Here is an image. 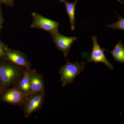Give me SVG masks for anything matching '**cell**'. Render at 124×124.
<instances>
[{"label": "cell", "mask_w": 124, "mask_h": 124, "mask_svg": "<svg viewBox=\"0 0 124 124\" xmlns=\"http://www.w3.org/2000/svg\"><path fill=\"white\" fill-rule=\"evenodd\" d=\"M29 74L30 94L45 91V82L43 75L38 73L35 69L29 70Z\"/></svg>", "instance_id": "cell-9"}, {"label": "cell", "mask_w": 124, "mask_h": 124, "mask_svg": "<svg viewBox=\"0 0 124 124\" xmlns=\"http://www.w3.org/2000/svg\"><path fill=\"white\" fill-rule=\"evenodd\" d=\"M25 70L23 67L6 59L0 61V95L16 85L23 76Z\"/></svg>", "instance_id": "cell-1"}, {"label": "cell", "mask_w": 124, "mask_h": 124, "mask_svg": "<svg viewBox=\"0 0 124 124\" xmlns=\"http://www.w3.org/2000/svg\"><path fill=\"white\" fill-rule=\"evenodd\" d=\"M118 21L115 23H112L110 24H107V27L110 28H112L113 29H120L124 30V18L121 17L119 15Z\"/></svg>", "instance_id": "cell-13"}, {"label": "cell", "mask_w": 124, "mask_h": 124, "mask_svg": "<svg viewBox=\"0 0 124 124\" xmlns=\"http://www.w3.org/2000/svg\"><path fill=\"white\" fill-rule=\"evenodd\" d=\"M8 46L0 39V61L6 59L5 51Z\"/></svg>", "instance_id": "cell-14"}, {"label": "cell", "mask_w": 124, "mask_h": 124, "mask_svg": "<svg viewBox=\"0 0 124 124\" xmlns=\"http://www.w3.org/2000/svg\"><path fill=\"white\" fill-rule=\"evenodd\" d=\"M111 54L114 60L121 63H124V46L120 39L119 42L116 45L114 49L110 51L105 49Z\"/></svg>", "instance_id": "cell-11"}, {"label": "cell", "mask_w": 124, "mask_h": 124, "mask_svg": "<svg viewBox=\"0 0 124 124\" xmlns=\"http://www.w3.org/2000/svg\"><path fill=\"white\" fill-rule=\"evenodd\" d=\"M59 1L60 2H63V3H65L66 2V0H59Z\"/></svg>", "instance_id": "cell-17"}, {"label": "cell", "mask_w": 124, "mask_h": 124, "mask_svg": "<svg viewBox=\"0 0 124 124\" xmlns=\"http://www.w3.org/2000/svg\"><path fill=\"white\" fill-rule=\"evenodd\" d=\"M86 63L84 62L80 63L79 62L72 63L67 58L66 64L60 68L59 72L62 86L64 87L69 84H73L76 77L84 70Z\"/></svg>", "instance_id": "cell-2"}, {"label": "cell", "mask_w": 124, "mask_h": 124, "mask_svg": "<svg viewBox=\"0 0 124 124\" xmlns=\"http://www.w3.org/2000/svg\"><path fill=\"white\" fill-rule=\"evenodd\" d=\"M31 15L33 20L31 28L43 29L49 33L59 31L60 24L57 21L45 17L38 13L32 12Z\"/></svg>", "instance_id": "cell-5"}, {"label": "cell", "mask_w": 124, "mask_h": 124, "mask_svg": "<svg viewBox=\"0 0 124 124\" xmlns=\"http://www.w3.org/2000/svg\"><path fill=\"white\" fill-rule=\"evenodd\" d=\"M45 91L30 94L23 107V115L25 118H28L35 112L39 110L44 102Z\"/></svg>", "instance_id": "cell-3"}, {"label": "cell", "mask_w": 124, "mask_h": 124, "mask_svg": "<svg viewBox=\"0 0 124 124\" xmlns=\"http://www.w3.org/2000/svg\"><path fill=\"white\" fill-rule=\"evenodd\" d=\"M28 96L14 86L7 89L0 95V101L14 106L23 107Z\"/></svg>", "instance_id": "cell-4"}, {"label": "cell", "mask_w": 124, "mask_h": 124, "mask_svg": "<svg viewBox=\"0 0 124 124\" xmlns=\"http://www.w3.org/2000/svg\"><path fill=\"white\" fill-rule=\"evenodd\" d=\"M78 1V0H76L75 2H69L67 1L64 3L66 6L67 13L69 16L71 30L72 31H74L75 30L76 6Z\"/></svg>", "instance_id": "cell-12"}, {"label": "cell", "mask_w": 124, "mask_h": 124, "mask_svg": "<svg viewBox=\"0 0 124 124\" xmlns=\"http://www.w3.org/2000/svg\"><path fill=\"white\" fill-rule=\"evenodd\" d=\"M92 39L93 42V49L88 62H93L95 63H102L107 67L108 69L113 70L114 67L106 57L104 53L105 49L101 48L98 43L97 36H93L92 37Z\"/></svg>", "instance_id": "cell-8"}, {"label": "cell", "mask_w": 124, "mask_h": 124, "mask_svg": "<svg viewBox=\"0 0 124 124\" xmlns=\"http://www.w3.org/2000/svg\"><path fill=\"white\" fill-rule=\"evenodd\" d=\"M6 59L13 63L24 67L27 70H31V64L24 53L7 46L5 51Z\"/></svg>", "instance_id": "cell-7"}, {"label": "cell", "mask_w": 124, "mask_h": 124, "mask_svg": "<svg viewBox=\"0 0 124 124\" xmlns=\"http://www.w3.org/2000/svg\"><path fill=\"white\" fill-rule=\"evenodd\" d=\"M1 5H0V35L1 31V29L3 27V24L4 23V16L2 13Z\"/></svg>", "instance_id": "cell-16"}, {"label": "cell", "mask_w": 124, "mask_h": 124, "mask_svg": "<svg viewBox=\"0 0 124 124\" xmlns=\"http://www.w3.org/2000/svg\"><path fill=\"white\" fill-rule=\"evenodd\" d=\"M49 33L57 48L62 52L64 57L67 58L70 52L71 46L73 42L77 40L76 37L75 36L69 37L63 35L59 31Z\"/></svg>", "instance_id": "cell-6"}, {"label": "cell", "mask_w": 124, "mask_h": 124, "mask_svg": "<svg viewBox=\"0 0 124 124\" xmlns=\"http://www.w3.org/2000/svg\"><path fill=\"white\" fill-rule=\"evenodd\" d=\"M14 3V0H0V5L4 4L7 6L13 7Z\"/></svg>", "instance_id": "cell-15"}, {"label": "cell", "mask_w": 124, "mask_h": 124, "mask_svg": "<svg viewBox=\"0 0 124 124\" xmlns=\"http://www.w3.org/2000/svg\"><path fill=\"white\" fill-rule=\"evenodd\" d=\"M26 95L30 94V85L29 82V70L25 69L23 76L15 86Z\"/></svg>", "instance_id": "cell-10"}]
</instances>
